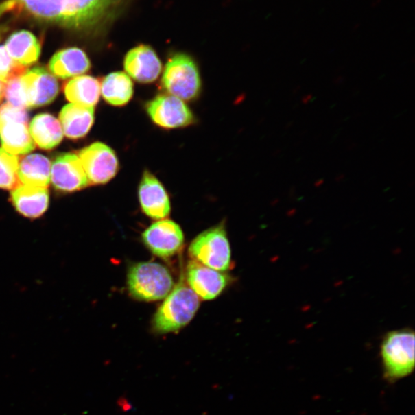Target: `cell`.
Listing matches in <instances>:
<instances>
[{
	"mask_svg": "<svg viewBox=\"0 0 415 415\" xmlns=\"http://www.w3.org/2000/svg\"><path fill=\"white\" fill-rule=\"evenodd\" d=\"M139 200L143 212L150 218L162 220L171 212L167 191L158 178L149 171H145L139 187Z\"/></svg>",
	"mask_w": 415,
	"mask_h": 415,
	"instance_id": "obj_11",
	"label": "cell"
},
{
	"mask_svg": "<svg viewBox=\"0 0 415 415\" xmlns=\"http://www.w3.org/2000/svg\"><path fill=\"white\" fill-rule=\"evenodd\" d=\"M18 169L19 158L0 149V189L12 190L21 185Z\"/></svg>",
	"mask_w": 415,
	"mask_h": 415,
	"instance_id": "obj_24",
	"label": "cell"
},
{
	"mask_svg": "<svg viewBox=\"0 0 415 415\" xmlns=\"http://www.w3.org/2000/svg\"><path fill=\"white\" fill-rule=\"evenodd\" d=\"M144 244L158 257L168 259L180 250L184 235L174 221L162 220L153 223L142 235Z\"/></svg>",
	"mask_w": 415,
	"mask_h": 415,
	"instance_id": "obj_9",
	"label": "cell"
},
{
	"mask_svg": "<svg viewBox=\"0 0 415 415\" xmlns=\"http://www.w3.org/2000/svg\"><path fill=\"white\" fill-rule=\"evenodd\" d=\"M0 139L3 149L12 155L27 154L36 148L28 129V123L0 120Z\"/></svg>",
	"mask_w": 415,
	"mask_h": 415,
	"instance_id": "obj_17",
	"label": "cell"
},
{
	"mask_svg": "<svg viewBox=\"0 0 415 415\" xmlns=\"http://www.w3.org/2000/svg\"><path fill=\"white\" fill-rule=\"evenodd\" d=\"M4 87L5 84H3V82L0 81V100H1L3 97Z\"/></svg>",
	"mask_w": 415,
	"mask_h": 415,
	"instance_id": "obj_29",
	"label": "cell"
},
{
	"mask_svg": "<svg viewBox=\"0 0 415 415\" xmlns=\"http://www.w3.org/2000/svg\"><path fill=\"white\" fill-rule=\"evenodd\" d=\"M94 108L68 104L60 114V124L67 137L79 139L87 135L94 123Z\"/></svg>",
	"mask_w": 415,
	"mask_h": 415,
	"instance_id": "obj_18",
	"label": "cell"
},
{
	"mask_svg": "<svg viewBox=\"0 0 415 415\" xmlns=\"http://www.w3.org/2000/svg\"><path fill=\"white\" fill-rule=\"evenodd\" d=\"M165 298L152 320V329L158 335L176 332L187 327L200 308V298L183 282Z\"/></svg>",
	"mask_w": 415,
	"mask_h": 415,
	"instance_id": "obj_2",
	"label": "cell"
},
{
	"mask_svg": "<svg viewBox=\"0 0 415 415\" xmlns=\"http://www.w3.org/2000/svg\"><path fill=\"white\" fill-rule=\"evenodd\" d=\"M91 67V61L84 51L76 47L60 50L49 63L50 72L61 79L85 73Z\"/></svg>",
	"mask_w": 415,
	"mask_h": 415,
	"instance_id": "obj_16",
	"label": "cell"
},
{
	"mask_svg": "<svg viewBox=\"0 0 415 415\" xmlns=\"http://www.w3.org/2000/svg\"><path fill=\"white\" fill-rule=\"evenodd\" d=\"M3 16V10L1 8V6H0V19H1Z\"/></svg>",
	"mask_w": 415,
	"mask_h": 415,
	"instance_id": "obj_32",
	"label": "cell"
},
{
	"mask_svg": "<svg viewBox=\"0 0 415 415\" xmlns=\"http://www.w3.org/2000/svg\"><path fill=\"white\" fill-rule=\"evenodd\" d=\"M190 257L210 269L225 272L231 266V248L224 226H217L202 233L191 241Z\"/></svg>",
	"mask_w": 415,
	"mask_h": 415,
	"instance_id": "obj_6",
	"label": "cell"
},
{
	"mask_svg": "<svg viewBox=\"0 0 415 415\" xmlns=\"http://www.w3.org/2000/svg\"><path fill=\"white\" fill-rule=\"evenodd\" d=\"M29 108L48 105L59 93V85L55 76L42 67L29 70L23 76Z\"/></svg>",
	"mask_w": 415,
	"mask_h": 415,
	"instance_id": "obj_14",
	"label": "cell"
},
{
	"mask_svg": "<svg viewBox=\"0 0 415 415\" xmlns=\"http://www.w3.org/2000/svg\"><path fill=\"white\" fill-rule=\"evenodd\" d=\"M414 332L410 329L395 330L386 335L381 346V357L386 381L394 383L414 372Z\"/></svg>",
	"mask_w": 415,
	"mask_h": 415,
	"instance_id": "obj_3",
	"label": "cell"
},
{
	"mask_svg": "<svg viewBox=\"0 0 415 415\" xmlns=\"http://www.w3.org/2000/svg\"><path fill=\"white\" fill-rule=\"evenodd\" d=\"M51 180L56 191L72 193L89 186L78 155L63 153L55 158L51 169Z\"/></svg>",
	"mask_w": 415,
	"mask_h": 415,
	"instance_id": "obj_10",
	"label": "cell"
},
{
	"mask_svg": "<svg viewBox=\"0 0 415 415\" xmlns=\"http://www.w3.org/2000/svg\"><path fill=\"white\" fill-rule=\"evenodd\" d=\"M23 75L6 82L4 87L3 95H5L10 105L25 110V108H29V106L27 91H25L22 78Z\"/></svg>",
	"mask_w": 415,
	"mask_h": 415,
	"instance_id": "obj_25",
	"label": "cell"
},
{
	"mask_svg": "<svg viewBox=\"0 0 415 415\" xmlns=\"http://www.w3.org/2000/svg\"><path fill=\"white\" fill-rule=\"evenodd\" d=\"M10 201L17 213L25 218L38 219L47 212L49 205V193L47 188L20 185L12 189Z\"/></svg>",
	"mask_w": 415,
	"mask_h": 415,
	"instance_id": "obj_15",
	"label": "cell"
},
{
	"mask_svg": "<svg viewBox=\"0 0 415 415\" xmlns=\"http://www.w3.org/2000/svg\"><path fill=\"white\" fill-rule=\"evenodd\" d=\"M31 15L62 27L85 29L103 21L117 0H15Z\"/></svg>",
	"mask_w": 415,
	"mask_h": 415,
	"instance_id": "obj_1",
	"label": "cell"
},
{
	"mask_svg": "<svg viewBox=\"0 0 415 415\" xmlns=\"http://www.w3.org/2000/svg\"><path fill=\"white\" fill-rule=\"evenodd\" d=\"M5 48L12 60L24 67L35 63L41 52L39 40L25 30L12 34L6 40Z\"/></svg>",
	"mask_w": 415,
	"mask_h": 415,
	"instance_id": "obj_20",
	"label": "cell"
},
{
	"mask_svg": "<svg viewBox=\"0 0 415 415\" xmlns=\"http://www.w3.org/2000/svg\"><path fill=\"white\" fill-rule=\"evenodd\" d=\"M335 83H337H337H342V78H337V80L335 81Z\"/></svg>",
	"mask_w": 415,
	"mask_h": 415,
	"instance_id": "obj_31",
	"label": "cell"
},
{
	"mask_svg": "<svg viewBox=\"0 0 415 415\" xmlns=\"http://www.w3.org/2000/svg\"><path fill=\"white\" fill-rule=\"evenodd\" d=\"M30 136L35 145L44 150H51L58 145L62 139V129L59 120L52 115H37L30 124Z\"/></svg>",
	"mask_w": 415,
	"mask_h": 415,
	"instance_id": "obj_21",
	"label": "cell"
},
{
	"mask_svg": "<svg viewBox=\"0 0 415 415\" xmlns=\"http://www.w3.org/2000/svg\"><path fill=\"white\" fill-rule=\"evenodd\" d=\"M300 88H301V87H300V86L296 87L295 88V91H293V94H296L298 91H299Z\"/></svg>",
	"mask_w": 415,
	"mask_h": 415,
	"instance_id": "obj_33",
	"label": "cell"
},
{
	"mask_svg": "<svg viewBox=\"0 0 415 415\" xmlns=\"http://www.w3.org/2000/svg\"><path fill=\"white\" fill-rule=\"evenodd\" d=\"M0 120L20 121V122L28 123L29 117L27 110L23 108L5 104L0 108Z\"/></svg>",
	"mask_w": 415,
	"mask_h": 415,
	"instance_id": "obj_27",
	"label": "cell"
},
{
	"mask_svg": "<svg viewBox=\"0 0 415 415\" xmlns=\"http://www.w3.org/2000/svg\"><path fill=\"white\" fill-rule=\"evenodd\" d=\"M152 122L164 129H178L193 124L194 117L183 100L171 95H161L146 105Z\"/></svg>",
	"mask_w": 415,
	"mask_h": 415,
	"instance_id": "obj_8",
	"label": "cell"
},
{
	"mask_svg": "<svg viewBox=\"0 0 415 415\" xmlns=\"http://www.w3.org/2000/svg\"><path fill=\"white\" fill-rule=\"evenodd\" d=\"M49 159L40 154L23 156L19 159V180L25 186L48 188L50 183Z\"/></svg>",
	"mask_w": 415,
	"mask_h": 415,
	"instance_id": "obj_19",
	"label": "cell"
},
{
	"mask_svg": "<svg viewBox=\"0 0 415 415\" xmlns=\"http://www.w3.org/2000/svg\"><path fill=\"white\" fill-rule=\"evenodd\" d=\"M63 91L72 104L94 108L99 100L101 86L97 79L83 75L67 82Z\"/></svg>",
	"mask_w": 415,
	"mask_h": 415,
	"instance_id": "obj_22",
	"label": "cell"
},
{
	"mask_svg": "<svg viewBox=\"0 0 415 415\" xmlns=\"http://www.w3.org/2000/svg\"><path fill=\"white\" fill-rule=\"evenodd\" d=\"M101 92L108 104L123 106L133 97V82L126 73H112L106 76L102 82Z\"/></svg>",
	"mask_w": 415,
	"mask_h": 415,
	"instance_id": "obj_23",
	"label": "cell"
},
{
	"mask_svg": "<svg viewBox=\"0 0 415 415\" xmlns=\"http://www.w3.org/2000/svg\"><path fill=\"white\" fill-rule=\"evenodd\" d=\"M27 73V67L12 60L5 47L0 46V81L8 82Z\"/></svg>",
	"mask_w": 415,
	"mask_h": 415,
	"instance_id": "obj_26",
	"label": "cell"
},
{
	"mask_svg": "<svg viewBox=\"0 0 415 415\" xmlns=\"http://www.w3.org/2000/svg\"><path fill=\"white\" fill-rule=\"evenodd\" d=\"M311 98H312V95H311V94L305 95V97H304L302 99V103L305 105H307L308 104L310 103Z\"/></svg>",
	"mask_w": 415,
	"mask_h": 415,
	"instance_id": "obj_28",
	"label": "cell"
},
{
	"mask_svg": "<svg viewBox=\"0 0 415 415\" xmlns=\"http://www.w3.org/2000/svg\"><path fill=\"white\" fill-rule=\"evenodd\" d=\"M89 185H104L116 176L119 164L116 152L110 146L95 143L78 153Z\"/></svg>",
	"mask_w": 415,
	"mask_h": 415,
	"instance_id": "obj_7",
	"label": "cell"
},
{
	"mask_svg": "<svg viewBox=\"0 0 415 415\" xmlns=\"http://www.w3.org/2000/svg\"><path fill=\"white\" fill-rule=\"evenodd\" d=\"M187 283L198 297L212 300L218 297L228 283V278L221 272L216 271L193 260L188 264Z\"/></svg>",
	"mask_w": 415,
	"mask_h": 415,
	"instance_id": "obj_13",
	"label": "cell"
},
{
	"mask_svg": "<svg viewBox=\"0 0 415 415\" xmlns=\"http://www.w3.org/2000/svg\"><path fill=\"white\" fill-rule=\"evenodd\" d=\"M359 27H360V24H359H359H357V25H355V27L354 30H356V29H357V28H359Z\"/></svg>",
	"mask_w": 415,
	"mask_h": 415,
	"instance_id": "obj_34",
	"label": "cell"
},
{
	"mask_svg": "<svg viewBox=\"0 0 415 415\" xmlns=\"http://www.w3.org/2000/svg\"><path fill=\"white\" fill-rule=\"evenodd\" d=\"M127 285L130 295L140 301L153 302L165 298L174 289V278L161 264L140 263L128 271Z\"/></svg>",
	"mask_w": 415,
	"mask_h": 415,
	"instance_id": "obj_4",
	"label": "cell"
},
{
	"mask_svg": "<svg viewBox=\"0 0 415 415\" xmlns=\"http://www.w3.org/2000/svg\"><path fill=\"white\" fill-rule=\"evenodd\" d=\"M162 84L169 95L183 101L195 99L201 91V78L195 61L187 54H178L166 63Z\"/></svg>",
	"mask_w": 415,
	"mask_h": 415,
	"instance_id": "obj_5",
	"label": "cell"
},
{
	"mask_svg": "<svg viewBox=\"0 0 415 415\" xmlns=\"http://www.w3.org/2000/svg\"><path fill=\"white\" fill-rule=\"evenodd\" d=\"M381 2V0H374V1L372 2L371 6L372 8H377V6H378Z\"/></svg>",
	"mask_w": 415,
	"mask_h": 415,
	"instance_id": "obj_30",
	"label": "cell"
},
{
	"mask_svg": "<svg viewBox=\"0 0 415 415\" xmlns=\"http://www.w3.org/2000/svg\"><path fill=\"white\" fill-rule=\"evenodd\" d=\"M126 73L140 83L155 82L163 70L162 62L155 50L139 45L128 52L124 60Z\"/></svg>",
	"mask_w": 415,
	"mask_h": 415,
	"instance_id": "obj_12",
	"label": "cell"
}]
</instances>
